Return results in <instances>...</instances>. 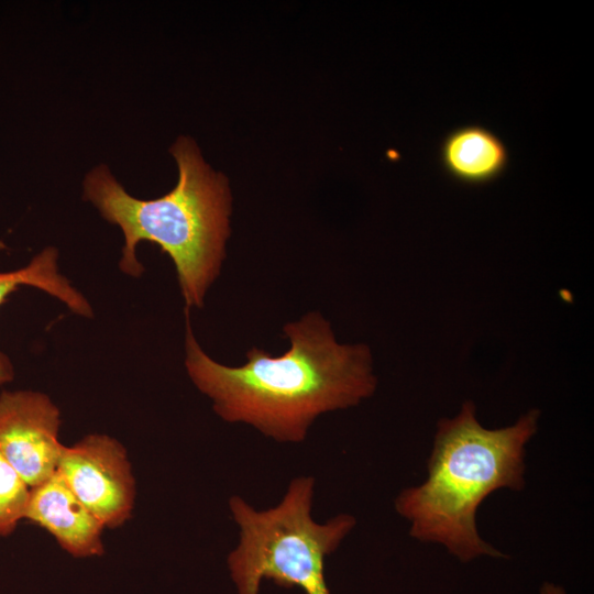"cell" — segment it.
<instances>
[{
  "instance_id": "cell-8",
  "label": "cell",
  "mask_w": 594,
  "mask_h": 594,
  "mask_svg": "<svg viewBox=\"0 0 594 594\" xmlns=\"http://www.w3.org/2000/svg\"><path fill=\"white\" fill-rule=\"evenodd\" d=\"M504 143L490 130L466 125L451 132L441 148L446 170L466 184H483L496 178L507 165Z\"/></svg>"
},
{
  "instance_id": "cell-4",
  "label": "cell",
  "mask_w": 594,
  "mask_h": 594,
  "mask_svg": "<svg viewBox=\"0 0 594 594\" xmlns=\"http://www.w3.org/2000/svg\"><path fill=\"white\" fill-rule=\"evenodd\" d=\"M315 480L294 479L274 507L256 510L240 496L229 501L240 528L238 547L228 557L238 594H257L263 579L306 594H330L324 560L355 526V518L338 515L324 524L311 517Z\"/></svg>"
},
{
  "instance_id": "cell-7",
  "label": "cell",
  "mask_w": 594,
  "mask_h": 594,
  "mask_svg": "<svg viewBox=\"0 0 594 594\" xmlns=\"http://www.w3.org/2000/svg\"><path fill=\"white\" fill-rule=\"evenodd\" d=\"M25 519L48 531L75 558L102 556L105 526L55 472L31 487Z\"/></svg>"
},
{
  "instance_id": "cell-9",
  "label": "cell",
  "mask_w": 594,
  "mask_h": 594,
  "mask_svg": "<svg viewBox=\"0 0 594 594\" xmlns=\"http://www.w3.org/2000/svg\"><path fill=\"white\" fill-rule=\"evenodd\" d=\"M42 289L63 301L74 314L92 317V309L87 299L58 271V252L46 248L37 253L30 263L16 271L0 272V306L10 294L20 286ZM14 371L9 358L0 352V386L12 381Z\"/></svg>"
},
{
  "instance_id": "cell-3",
  "label": "cell",
  "mask_w": 594,
  "mask_h": 594,
  "mask_svg": "<svg viewBox=\"0 0 594 594\" xmlns=\"http://www.w3.org/2000/svg\"><path fill=\"white\" fill-rule=\"evenodd\" d=\"M539 410L531 409L515 424L483 427L472 402L453 418L439 420L428 476L395 499L396 512L409 525V535L443 546L461 562L504 554L480 536L476 513L492 493L525 487L526 444L537 432Z\"/></svg>"
},
{
  "instance_id": "cell-5",
  "label": "cell",
  "mask_w": 594,
  "mask_h": 594,
  "mask_svg": "<svg viewBox=\"0 0 594 594\" xmlns=\"http://www.w3.org/2000/svg\"><path fill=\"white\" fill-rule=\"evenodd\" d=\"M56 472L105 528L122 526L135 502V480L127 450L107 435H89L64 446Z\"/></svg>"
},
{
  "instance_id": "cell-1",
  "label": "cell",
  "mask_w": 594,
  "mask_h": 594,
  "mask_svg": "<svg viewBox=\"0 0 594 594\" xmlns=\"http://www.w3.org/2000/svg\"><path fill=\"white\" fill-rule=\"evenodd\" d=\"M186 316L187 373L227 422H244L278 442L298 443L318 416L355 406L376 389L369 346L338 343L319 312L284 327L290 342L284 354L252 348L248 362L235 367L204 352Z\"/></svg>"
},
{
  "instance_id": "cell-6",
  "label": "cell",
  "mask_w": 594,
  "mask_h": 594,
  "mask_svg": "<svg viewBox=\"0 0 594 594\" xmlns=\"http://www.w3.org/2000/svg\"><path fill=\"white\" fill-rule=\"evenodd\" d=\"M59 426V409L46 394H0V453L30 487L56 472L64 448L58 438Z\"/></svg>"
},
{
  "instance_id": "cell-2",
  "label": "cell",
  "mask_w": 594,
  "mask_h": 594,
  "mask_svg": "<svg viewBox=\"0 0 594 594\" xmlns=\"http://www.w3.org/2000/svg\"><path fill=\"white\" fill-rule=\"evenodd\" d=\"M170 152L178 180L166 195L135 198L100 164L85 176L82 197L121 229L122 272L139 277L144 267L136 246L141 241L155 243L175 265L186 309L200 308L226 256L231 197L227 179L209 167L191 139L178 138Z\"/></svg>"
},
{
  "instance_id": "cell-10",
  "label": "cell",
  "mask_w": 594,
  "mask_h": 594,
  "mask_svg": "<svg viewBox=\"0 0 594 594\" xmlns=\"http://www.w3.org/2000/svg\"><path fill=\"white\" fill-rule=\"evenodd\" d=\"M31 487L0 453V536L11 535L25 518Z\"/></svg>"
},
{
  "instance_id": "cell-11",
  "label": "cell",
  "mask_w": 594,
  "mask_h": 594,
  "mask_svg": "<svg viewBox=\"0 0 594 594\" xmlns=\"http://www.w3.org/2000/svg\"><path fill=\"white\" fill-rule=\"evenodd\" d=\"M539 594H565V591L559 585L546 582L540 588Z\"/></svg>"
}]
</instances>
